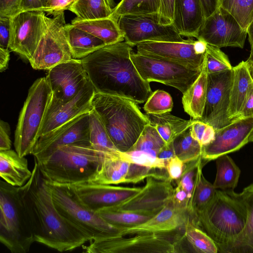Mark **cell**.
<instances>
[{"mask_svg": "<svg viewBox=\"0 0 253 253\" xmlns=\"http://www.w3.org/2000/svg\"><path fill=\"white\" fill-rule=\"evenodd\" d=\"M247 219L246 208L239 193L217 189L210 202L196 211L193 224L213 240L218 253H231Z\"/></svg>", "mask_w": 253, "mask_h": 253, "instance_id": "3", "label": "cell"}, {"mask_svg": "<svg viewBox=\"0 0 253 253\" xmlns=\"http://www.w3.org/2000/svg\"><path fill=\"white\" fill-rule=\"evenodd\" d=\"M233 70L208 74V89L204 111L199 120L211 126L215 130L229 124L230 91Z\"/></svg>", "mask_w": 253, "mask_h": 253, "instance_id": "15", "label": "cell"}, {"mask_svg": "<svg viewBox=\"0 0 253 253\" xmlns=\"http://www.w3.org/2000/svg\"><path fill=\"white\" fill-rule=\"evenodd\" d=\"M52 98V91L46 77L36 80L29 88L15 131L14 146L20 157L32 154L41 137Z\"/></svg>", "mask_w": 253, "mask_h": 253, "instance_id": "8", "label": "cell"}, {"mask_svg": "<svg viewBox=\"0 0 253 253\" xmlns=\"http://www.w3.org/2000/svg\"><path fill=\"white\" fill-rule=\"evenodd\" d=\"M189 129L192 136L202 147L214 139L215 129L211 126L199 120H193Z\"/></svg>", "mask_w": 253, "mask_h": 253, "instance_id": "46", "label": "cell"}, {"mask_svg": "<svg viewBox=\"0 0 253 253\" xmlns=\"http://www.w3.org/2000/svg\"><path fill=\"white\" fill-rule=\"evenodd\" d=\"M173 106L171 95L163 90L158 89L148 98L143 109L147 114H162L171 112Z\"/></svg>", "mask_w": 253, "mask_h": 253, "instance_id": "44", "label": "cell"}, {"mask_svg": "<svg viewBox=\"0 0 253 253\" xmlns=\"http://www.w3.org/2000/svg\"><path fill=\"white\" fill-rule=\"evenodd\" d=\"M65 30L73 59H82L106 45L101 39L72 24H66Z\"/></svg>", "mask_w": 253, "mask_h": 253, "instance_id": "30", "label": "cell"}, {"mask_svg": "<svg viewBox=\"0 0 253 253\" xmlns=\"http://www.w3.org/2000/svg\"><path fill=\"white\" fill-rule=\"evenodd\" d=\"M0 242L12 253H26L35 242L21 187L0 181Z\"/></svg>", "mask_w": 253, "mask_h": 253, "instance_id": "6", "label": "cell"}, {"mask_svg": "<svg viewBox=\"0 0 253 253\" xmlns=\"http://www.w3.org/2000/svg\"><path fill=\"white\" fill-rule=\"evenodd\" d=\"M155 151H118L117 156L123 161L155 169H166L167 161L159 159Z\"/></svg>", "mask_w": 253, "mask_h": 253, "instance_id": "42", "label": "cell"}, {"mask_svg": "<svg viewBox=\"0 0 253 253\" xmlns=\"http://www.w3.org/2000/svg\"><path fill=\"white\" fill-rule=\"evenodd\" d=\"M166 144L156 128L149 124L145 126L137 141L129 151H146L158 153Z\"/></svg>", "mask_w": 253, "mask_h": 253, "instance_id": "43", "label": "cell"}, {"mask_svg": "<svg viewBox=\"0 0 253 253\" xmlns=\"http://www.w3.org/2000/svg\"><path fill=\"white\" fill-rule=\"evenodd\" d=\"M130 238L116 236L91 241L83 247L88 253H175L183 237L172 239L165 233H141Z\"/></svg>", "mask_w": 253, "mask_h": 253, "instance_id": "9", "label": "cell"}, {"mask_svg": "<svg viewBox=\"0 0 253 253\" xmlns=\"http://www.w3.org/2000/svg\"><path fill=\"white\" fill-rule=\"evenodd\" d=\"M171 180L146 178V184L132 197L108 207L123 211L156 214L171 200L173 189Z\"/></svg>", "mask_w": 253, "mask_h": 253, "instance_id": "17", "label": "cell"}, {"mask_svg": "<svg viewBox=\"0 0 253 253\" xmlns=\"http://www.w3.org/2000/svg\"><path fill=\"white\" fill-rule=\"evenodd\" d=\"M89 143L95 150L101 153H113L119 151L93 108L89 112Z\"/></svg>", "mask_w": 253, "mask_h": 253, "instance_id": "36", "label": "cell"}, {"mask_svg": "<svg viewBox=\"0 0 253 253\" xmlns=\"http://www.w3.org/2000/svg\"><path fill=\"white\" fill-rule=\"evenodd\" d=\"M21 0H0V17H11L19 12Z\"/></svg>", "mask_w": 253, "mask_h": 253, "instance_id": "51", "label": "cell"}, {"mask_svg": "<svg viewBox=\"0 0 253 253\" xmlns=\"http://www.w3.org/2000/svg\"><path fill=\"white\" fill-rule=\"evenodd\" d=\"M117 152L102 153L97 169L88 182L110 185L126 183L130 163L119 158Z\"/></svg>", "mask_w": 253, "mask_h": 253, "instance_id": "25", "label": "cell"}, {"mask_svg": "<svg viewBox=\"0 0 253 253\" xmlns=\"http://www.w3.org/2000/svg\"><path fill=\"white\" fill-rule=\"evenodd\" d=\"M47 26L33 56L29 60L33 68L49 70L73 59L66 38L64 12L47 16Z\"/></svg>", "mask_w": 253, "mask_h": 253, "instance_id": "11", "label": "cell"}, {"mask_svg": "<svg viewBox=\"0 0 253 253\" xmlns=\"http://www.w3.org/2000/svg\"><path fill=\"white\" fill-rule=\"evenodd\" d=\"M253 117V81L251 83L244 105L238 118Z\"/></svg>", "mask_w": 253, "mask_h": 253, "instance_id": "54", "label": "cell"}, {"mask_svg": "<svg viewBox=\"0 0 253 253\" xmlns=\"http://www.w3.org/2000/svg\"><path fill=\"white\" fill-rule=\"evenodd\" d=\"M32 174L25 157H20L11 149L0 151V176L5 182L13 186L21 187Z\"/></svg>", "mask_w": 253, "mask_h": 253, "instance_id": "26", "label": "cell"}, {"mask_svg": "<svg viewBox=\"0 0 253 253\" xmlns=\"http://www.w3.org/2000/svg\"><path fill=\"white\" fill-rule=\"evenodd\" d=\"M44 7L42 0H21L19 13L29 11H42Z\"/></svg>", "mask_w": 253, "mask_h": 253, "instance_id": "55", "label": "cell"}, {"mask_svg": "<svg viewBox=\"0 0 253 253\" xmlns=\"http://www.w3.org/2000/svg\"><path fill=\"white\" fill-rule=\"evenodd\" d=\"M171 202L176 209L187 212L190 199L188 194L179 184H177V186L173 189Z\"/></svg>", "mask_w": 253, "mask_h": 253, "instance_id": "47", "label": "cell"}, {"mask_svg": "<svg viewBox=\"0 0 253 253\" xmlns=\"http://www.w3.org/2000/svg\"><path fill=\"white\" fill-rule=\"evenodd\" d=\"M137 52L171 61L187 67L201 70L207 43L190 38L183 42H144L136 45Z\"/></svg>", "mask_w": 253, "mask_h": 253, "instance_id": "14", "label": "cell"}, {"mask_svg": "<svg viewBox=\"0 0 253 253\" xmlns=\"http://www.w3.org/2000/svg\"><path fill=\"white\" fill-rule=\"evenodd\" d=\"M43 0V3H44V5L45 4L46 1L47 0Z\"/></svg>", "mask_w": 253, "mask_h": 253, "instance_id": "63", "label": "cell"}, {"mask_svg": "<svg viewBox=\"0 0 253 253\" xmlns=\"http://www.w3.org/2000/svg\"><path fill=\"white\" fill-rule=\"evenodd\" d=\"M9 49L0 48V71L1 72L5 71L8 67L10 59Z\"/></svg>", "mask_w": 253, "mask_h": 253, "instance_id": "58", "label": "cell"}, {"mask_svg": "<svg viewBox=\"0 0 253 253\" xmlns=\"http://www.w3.org/2000/svg\"><path fill=\"white\" fill-rule=\"evenodd\" d=\"M205 60L208 74L221 72L233 68L228 56L220 48L208 44Z\"/></svg>", "mask_w": 253, "mask_h": 253, "instance_id": "45", "label": "cell"}, {"mask_svg": "<svg viewBox=\"0 0 253 253\" xmlns=\"http://www.w3.org/2000/svg\"><path fill=\"white\" fill-rule=\"evenodd\" d=\"M184 236L187 239L195 252L217 253V247L213 240L202 229L189 220L184 226Z\"/></svg>", "mask_w": 253, "mask_h": 253, "instance_id": "40", "label": "cell"}, {"mask_svg": "<svg viewBox=\"0 0 253 253\" xmlns=\"http://www.w3.org/2000/svg\"><path fill=\"white\" fill-rule=\"evenodd\" d=\"M216 173L213 182L216 189L234 190L238 183L241 170L227 154L216 159Z\"/></svg>", "mask_w": 253, "mask_h": 253, "instance_id": "35", "label": "cell"}, {"mask_svg": "<svg viewBox=\"0 0 253 253\" xmlns=\"http://www.w3.org/2000/svg\"><path fill=\"white\" fill-rule=\"evenodd\" d=\"M160 0H121L110 15L118 20L124 15L158 14Z\"/></svg>", "mask_w": 253, "mask_h": 253, "instance_id": "38", "label": "cell"}, {"mask_svg": "<svg viewBox=\"0 0 253 253\" xmlns=\"http://www.w3.org/2000/svg\"><path fill=\"white\" fill-rule=\"evenodd\" d=\"M10 127L7 122L2 120L0 122V151L11 149V141L10 138Z\"/></svg>", "mask_w": 253, "mask_h": 253, "instance_id": "53", "label": "cell"}, {"mask_svg": "<svg viewBox=\"0 0 253 253\" xmlns=\"http://www.w3.org/2000/svg\"><path fill=\"white\" fill-rule=\"evenodd\" d=\"M32 171L21 188L35 242L60 252L74 250L88 242L57 210L35 158Z\"/></svg>", "mask_w": 253, "mask_h": 253, "instance_id": "2", "label": "cell"}, {"mask_svg": "<svg viewBox=\"0 0 253 253\" xmlns=\"http://www.w3.org/2000/svg\"><path fill=\"white\" fill-rule=\"evenodd\" d=\"M189 219L187 212L176 209L171 200L159 211L146 221L133 226L124 227L120 236L141 233H167L184 226Z\"/></svg>", "mask_w": 253, "mask_h": 253, "instance_id": "23", "label": "cell"}, {"mask_svg": "<svg viewBox=\"0 0 253 253\" xmlns=\"http://www.w3.org/2000/svg\"><path fill=\"white\" fill-rule=\"evenodd\" d=\"M116 5L114 0H76L69 10L82 19H98L109 17Z\"/></svg>", "mask_w": 253, "mask_h": 253, "instance_id": "34", "label": "cell"}, {"mask_svg": "<svg viewBox=\"0 0 253 253\" xmlns=\"http://www.w3.org/2000/svg\"><path fill=\"white\" fill-rule=\"evenodd\" d=\"M89 143V112L83 114L41 136L32 154L36 159L47 156L58 147Z\"/></svg>", "mask_w": 253, "mask_h": 253, "instance_id": "18", "label": "cell"}, {"mask_svg": "<svg viewBox=\"0 0 253 253\" xmlns=\"http://www.w3.org/2000/svg\"><path fill=\"white\" fill-rule=\"evenodd\" d=\"M9 39L10 17H0V48H9Z\"/></svg>", "mask_w": 253, "mask_h": 253, "instance_id": "52", "label": "cell"}, {"mask_svg": "<svg viewBox=\"0 0 253 253\" xmlns=\"http://www.w3.org/2000/svg\"><path fill=\"white\" fill-rule=\"evenodd\" d=\"M247 32L251 46H253V20L248 27Z\"/></svg>", "mask_w": 253, "mask_h": 253, "instance_id": "59", "label": "cell"}, {"mask_svg": "<svg viewBox=\"0 0 253 253\" xmlns=\"http://www.w3.org/2000/svg\"><path fill=\"white\" fill-rule=\"evenodd\" d=\"M233 78L230 91L228 116L231 121L238 118L244 105L249 86L253 80L246 61L233 67Z\"/></svg>", "mask_w": 253, "mask_h": 253, "instance_id": "29", "label": "cell"}, {"mask_svg": "<svg viewBox=\"0 0 253 253\" xmlns=\"http://www.w3.org/2000/svg\"><path fill=\"white\" fill-rule=\"evenodd\" d=\"M68 185L79 200L87 209L96 212L132 197L142 188L112 186L88 181Z\"/></svg>", "mask_w": 253, "mask_h": 253, "instance_id": "21", "label": "cell"}, {"mask_svg": "<svg viewBox=\"0 0 253 253\" xmlns=\"http://www.w3.org/2000/svg\"><path fill=\"white\" fill-rule=\"evenodd\" d=\"M102 153L90 143H75L60 146L47 156L35 159L45 180L72 184L90 179L97 169Z\"/></svg>", "mask_w": 253, "mask_h": 253, "instance_id": "5", "label": "cell"}, {"mask_svg": "<svg viewBox=\"0 0 253 253\" xmlns=\"http://www.w3.org/2000/svg\"><path fill=\"white\" fill-rule=\"evenodd\" d=\"M76 0H47L42 11L49 15H54L69 10Z\"/></svg>", "mask_w": 253, "mask_h": 253, "instance_id": "49", "label": "cell"}, {"mask_svg": "<svg viewBox=\"0 0 253 253\" xmlns=\"http://www.w3.org/2000/svg\"><path fill=\"white\" fill-rule=\"evenodd\" d=\"M247 36V30L229 12L219 6L205 18L196 39L218 48L232 46L242 48Z\"/></svg>", "mask_w": 253, "mask_h": 253, "instance_id": "16", "label": "cell"}, {"mask_svg": "<svg viewBox=\"0 0 253 253\" xmlns=\"http://www.w3.org/2000/svg\"><path fill=\"white\" fill-rule=\"evenodd\" d=\"M245 205L247 221L234 244L231 253H253V182L239 193Z\"/></svg>", "mask_w": 253, "mask_h": 253, "instance_id": "33", "label": "cell"}, {"mask_svg": "<svg viewBox=\"0 0 253 253\" xmlns=\"http://www.w3.org/2000/svg\"><path fill=\"white\" fill-rule=\"evenodd\" d=\"M205 19L200 0H174L172 24L181 36L196 39Z\"/></svg>", "mask_w": 253, "mask_h": 253, "instance_id": "24", "label": "cell"}, {"mask_svg": "<svg viewBox=\"0 0 253 253\" xmlns=\"http://www.w3.org/2000/svg\"><path fill=\"white\" fill-rule=\"evenodd\" d=\"M206 164L202 158L197 169L194 189L187 211L189 220L193 223L196 211L203 208L210 202L217 190L203 175L202 169Z\"/></svg>", "mask_w": 253, "mask_h": 253, "instance_id": "32", "label": "cell"}, {"mask_svg": "<svg viewBox=\"0 0 253 253\" xmlns=\"http://www.w3.org/2000/svg\"><path fill=\"white\" fill-rule=\"evenodd\" d=\"M45 180L50 188L55 206L59 213L82 232L88 242L120 236L122 228L109 223L97 212L85 207L69 185Z\"/></svg>", "mask_w": 253, "mask_h": 253, "instance_id": "7", "label": "cell"}, {"mask_svg": "<svg viewBox=\"0 0 253 253\" xmlns=\"http://www.w3.org/2000/svg\"><path fill=\"white\" fill-rule=\"evenodd\" d=\"M124 41L132 46L144 42H183L173 24L159 23L158 14L124 15L118 19Z\"/></svg>", "mask_w": 253, "mask_h": 253, "instance_id": "12", "label": "cell"}, {"mask_svg": "<svg viewBox=\"0 0 253 253\" xmlns=\"http://www.w3.org/2000/svg\"><path fill=\"white\" fill-rule=\"evenodd\" d=\"M95 92L89 80L70 100L56 105H49L44 119L41 136L92 109Z\"/></svg>", "mask_w": 253, "mask_h": 253, "instance_id": "22", "label": "cell"}, {"mask_svg": "<svg viewBox=\"0 0 253 253\" xmlns=\"http://www.w3.org/2000/svg\"><path fill=\"white\" fill-rule=\"evenodd\" d=\"M219 0H200L205 18L211 15L219 7Z\"/></svg>", "mask_w": 253, "mask_h": 253, "instance_id": "56", "label": "cell"}, {"mask_svg": "<svg viewBox=\"0 0 253 253\" xmlns=\"http://www.w3.org/2000/svg\"><path fill=\"white\" fill-rule=\"evenodd\" d=\"M145 115L150 124L156 128L166 144L172 142L179 135L188 129L193 121L184 120L169 113Z\"/></svg>", "mask_w": 253, "mask_h": 253, "instance_id": "31", "label": "cell"}, {"mask_svg": "<svg viewBox=\"0 0 253 253\" xmlns=\"http://www.w3.org/2000/svg\"><path fill=\"white\" fill-rule=\"evenodd\" d=\"M219 6L229 12L245 30L253 20V0H220Z\"/></svg>", "mask_w": 253, "mask_h": 253, "instance_id": "41", "label": "cell"}, {"mask_svg": "<svg viewBox=\"0 0 253 253\" xmlns=\"http://www.w3.org/2000/svg\"><path fill=\"white\" fill-rule=\"evenodd\" d=\"M138 103L118 96L95 93L93 109L113 142L121 152L129 151L150 122Z\"/></svg>", "mask_w": 253, "mask_h": 253, "instance_id": "4", "label": "cell"}, {"mask_svg": "<svg viewBox=\"0 0 253 253\" xmlns=\"http://www.w3.org/2000/svg\"><path fill=\"white\" fill-rule=\"evenodd\" d=\"M253 128V117L238 118L230 124L215 130L213 141L202 147V158L207 163L219 157L240 150L249 143Z\"/></svg>", "mask_w": 253, "mask_h": 253, "instance_id": "20", "label": "cell"}, {"mask_svg": "<svg viewBox=\"0 0 253 253\" xmlns=\"http://www.w3.org/2000/svg\"><path fill=\"white\" fill-rule=\"evenodd\" d=\"M46 78L52 91L50 105L70 100L89 80L81 59H75L51 68Z\"/></svg>", "mask_w": 253, "mask_h": 253, "instance_id": "19", "label": "cell"}, {"mask_svg": "<svg viewBox=\"0 0 253 253\" xmlns=\"http://www.w3.org/2000/svg\"><path fill=\"white\" fill-rule=\"evenodd\" d=\"M125 41L106 45L81 59L95 93L127 98L138 104L152 93L150 82L140 76Z\"/></svg>", "mask_w": 253, "mask_h": 253, "instance_id": "1", "label": "cell"}, {"mask_svg": "<svg viewBox=\"0 0 253 253\" xmlns=\"http://www.w3.org/2000/svg\"><path fill=\"white\" fill-rule=\"evenodd\" d=\"M248 141H249V142H253V128L252 129L251 133L249 134V136L248 137Z\"/></svg>", "mask_w": 253, "mask_h": 253, "instance_id": "62", "label": "cell"}, {"mask_svg": "<svg viewBox=\"0 0 253 253\" xmlns=\"http://www.w3.org/2000/svg\"><path fill=\"white\" fill-rule=\"evenodd\" d=\"M174 0H160L159 21L164 25L172 24Z\"/></svg>", "mask_w": 253, "mask_h": 253, "instance_id": "48", "label": "cell"}, {"mask_svg": "<svg viewBox=\"0 0 253 253\" xmlns=\"http://www.w3.org/2000/svg\"><path fill=\"white\" fill-rule=\"evenodd\" d=\"M248 62H253V46H251L250 55L247 59Z\"/></svg>", "mask_w": 253, "mask_h": 253, "instance_id": "61", "label": "cell"}, {"mask_svg": "<svg viewBox=\"0 0 253 253\" xmlns=\"http://www.w3.org/2000/svg\"><path fill=\"white\" fill-rule=\"evenodd\" d=\"M173 142L166 144L157 154V157L161 160L167 161L175 156Z\"/></svg>", "mask_w": 253, "mask_h": 253, "instance_id": "57", "label": "cell"}, {"mask_svg": "<svg viewBox=\"0 0 253 253\" xmlns=\"http://www.w3.org/2000/svg\"><path fill=\"white\" fill-rule=\"evenodd\" d=\"M185 167V163L176 156L167 161L166 169L169 178L176 180L181 177Z\"/></svg>", "mask_w": 253, "mask_h": 253, "instance_id": "50", "label": "cell"}, {"mask_svg": "<svg viewBox=\"0 0 253 253\" xmlns=\"http://www.w3.org/2000/svg\"><path fill=\"white\" fill-rule=\"evenodd\" d=\"M71 24L101 39L106 45L124 41L118 20L111 16L93 19H82L76 17Z\"/></svg>", "mask_w": 253, "mask_h": 253, "instance_id": "27", "label": "cell"}, {"mask_svg": "<svg viewBox=\"0 0 253 253\" xmlns=\"http://www.w3.org/2000/svg\"><path fill=\"white\" fill-rule=\"evenodd\" d=\"M130 58L140 76L145 81L155 82L173 87L182 94L199 76L201 70L138 52H131Z\"/></svg>", "mask_w": 253, "mask_h": 253, "instance_id": "10", "label": "cell"}, {"mask_svg": "<svg viewBox=\"0 0 253 253\" xmlns=\"http://www.w3.org/2000/svg\"><path fill=\"white\" fill-rule=\"evenodd\" d=\"M175 155L184 163L202 157V146L191 135L189 128L173 141Z\"/></svg>", "mask_w": 253, "mask_h": 253, "instance_id": "39", "label": "cell"}, {"mask_svg": "<svg viewBox=\"0 0 253 253\" xmlns=\"http://www.w3.org/2000/svg\"><path fill=\"white\" fill-rule=\"evenodd\" d=\"M47 26V16L42 11L21 12L10 17L9 49L29 60Z\"/></svg>", "mask_w": 253, "mask_h": 253, "instance_id": "13", "label": "cell"}, {"mask_svg": "<svg viewBox=\"0 0 253 253\" xmlns=\"http://www.w3.org/2000/svg\"><path fill=\"white\" fill-rule=\"evenodd\" d=\"M208 74L204 58L199 76L183 94L182 103L184 110L193 120H200L204 111L207 94Z\"/></svg>", "mask_w": 253, "mask_h": 253, "instance_id": "28", "label": "cell"}, {"mask_svg": "<svg viewBox=\"0 0 253 253\" xmlns=\"http://www.w3.org/2000/svg\"><path fill=\"white\" fill-rule=\"evenodd\" d=\"M96 212L108 222L122 229L141 224L155 215L116 210L109 207L103 208Z\"/></svg>", "mask_w": 253, "mask_h": 253, "instance_id": "37", "label": "cell"}, {"mask_svg": "<svg viewBox=\"0 0 253 253\" xmlns=\"http://www.w3.org/2000/svg\"><path fill=\"white\" fill-rule=\"evenodd\" d=\"M246 61L247 64L249 72L253 81V62H248L247 61Z\"/></svg>", "mask_w": 253, "mask_h": 253, "instance_id": "60", "label": "cell"}]
</instances>
